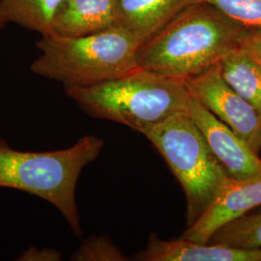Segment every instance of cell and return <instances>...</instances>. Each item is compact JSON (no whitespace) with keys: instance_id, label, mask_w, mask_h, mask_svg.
Here are the masks:
<instances>
[{"instance_id":"1","label":"cell","mask_w":261,"mask_h":261,"mask_svg":"<svg viewBox=\"0 0 261 261\" xmlns=\"http://www.w3.org/2000/svg\"><path fill=\"white\" fill-rule=\"evenodd\" d=\"M250 31L212 5L196 2L140 45L138 67L185 82L243 47Z\"/></svg>"},{"instance_id":"2","label":"cell","mask_w":261,"mask_h":261,"mask_svg":"<svg viewBox=\"0 0 261 261\" xmlns=\"http://www.w3.org/2000/svg\"><path fill=\"white\" fill-rule=\"evenodd\" d=\"M103 140L84 136L71 147L54 151H20L0 139V188L38 196L57 208L75 236L83 235L75 200L80 175L99 157Z\"/></svg>"},{"instance_id":"3","label":"cell","mask_w":261,"mask_h":261,"mask_svg":"<svg viewBox=\"0 0 261 261\" xmlns=\"http://www.w3.org/2000/svg\"><path fill=\"white\" fill-rule=\"evenodd\" d=\"M65 92L89 116L137 132L188 112L192 100L183 81L140 67L114 80Z\"/></svg>"},{"instance_id":"4","label":"cell","mask_w":261,"mask_h":261,"mask_svg":"<svg viewBox=\"0 0 261 261\" xmlns=\"http://www.w3.org/2000/svg\"><path fill=\"white\" fill-rule=\"evenodd\" d=\"M143 41L120 25L79 36H41L40 56L31 63L36 75L63 84L65 89L114 80L138 67Z\"/></svg>"},{"instance_id":"5","label":"cell","mask_w":261,"mask_h":261,"mask_svg":"<svg viewBox=\"0 0 261 261\" xmlns=\"http://www.w3.org/2000/svg\"><path fill=\"white\" fill-rule=\"evenodd\" d=\"M158 150L181 184L187 202V227L197 222L229 179L189 112L139 132Z\"/></svg>"},{"instance_id":"6","label":"cell","mask_w":261,"mask_h":261,"mask_svg":"<svg viewBox=\"0 0 261 261\" xmlns=\"http://www.w3.org/2000/svg\"><path fill=\"white\" fill-rule=\"evenodd\" d=\"M219 63L184 83L193 98L258 154L261 150L260 113L224 81Z\"/></svg>"},{"instance_id":"7","label":"cell","mask_w":261,"mask_h":261,"mask_svg":"<svg viewBox=\"0 0 261 261\" xmlns=\"http://www.w3.org/2000/svg\"><path fill=\"white\" fill-rule=\"evenodd\" d=\"M188 112L229 177L247 179L261 175L257 153L233 130L193 97Z\"/></svg>"},{"instance_id":"8","label":"cell","mask_w":261,"mask_h":261,"mask_svg":"<svg viewBox=\"0 0 261 261\" xmlns=\"http://www.w3.org/2000/svg\"><path fill=\"white\" fill-rule=\"evenodd\" d=\"M261 205V175L247 179L229 178L200 219L181 235V239L207 244L224 224Z\"/></svg>"},{"instance_id":"9","label":"cell","mask_w":261,"mask_h":261,"mask_svg":"<svg viewBox=\"0 0 261 261\" xmlns=\"http://www.w3.org/2000/svg\"><path fill=\"white\" fill-rule=\"evenodd\" d=\"M140 261H261V248L240 249L220 244H201L179 238L165 241L151 234L146 248L139 252Z\"/></svg>"},{"instance_id":"10","label":"cell","mask_w":261,"mask_h":261,"mask_svg":"<svg viewBox=\"0 0 261 261\" xmlns=\"http://www.w3.org/2000/svg\"><path fill=\"white\" fill-rule=\"evenodd\" d=\"M117 25V0H64L53 23L51 34L79 37Z\"/></svg>"},{"instance_id":"11","label":"cell","mask_w":261,"mask_h":261,"mask_svg":"<svg viewBox=\"0 0 261 261\" xmlns=\"http://www.w3.org/2000/svg\"><path fill=\"white\" fill-rule=\"evenodd\" d=\"M196 2L200 0H117V25L144 42Z\"/></svg>"},{"instance_id":"12","label":"cell","mask_w":261,"mask_h":261,"mask_svg":"<svg viewBox=\"0 0 261 261\" xmlns=\"http://www.w3.org/2000/svg\"><path fill=\"white\" fill-rule=\"evenodd\" d=\"M224 81L261 115V62L241 47L229 51L219 63Z\"/></svg>"},{"instance_id":"13","label":"cell","mask_w":261,"mask_h":261,"mask_svg":"<svg viewBox=\"0 0 261 261\" xmlns=\"http://www.w3.org/2000/svg\"><path fill=\"white\" fill-rule=\"evenodd\" d=\"M64 0H0L4 23L14 22L41 36L51 34L56 14Z\"/></svg>"},{"instance_id":"14","label":"cell","mask_w":261,"mask_h":261,"mask_svg":"<svg viewBox=\"0 0 261 261\" xmlns=\"http://www.w3.org/2000/svg\"><path fill=\"white\" fill-rule=\"evenodd\" d=\"M208 243L240 249L261 248V211L244 215L224 224L215 231Z\"/></svg>"},{"instance_id":"15","label":"cell","mask_w":261,"mask_h":261,"mask_svg":"<svg viewBox=\"0 0 261 261\" xmlns=\"http://www.w3.org/2000/svg\"><path fill=\"white\" fill-rule=\"evenodd\" d=\"M250 30H261V0H200Z\"/></svg>"},{"instance_id":"16","label":"cell","mask_w":261,"mask_h":261,"mask_svg":"<svg viewBox=\"0 0 261 261\" xmlns=\"http://www.w3.org/2000/svg\"><path fill=\"white\" fill-rule=\"evenodd\" d=\"M75 261H127L121 250L107 236H90L71 256Z\"/></svg>"},{"instance_id":"17","label":"cell","mask_w":261,"mask_h":261,"mask_svg":"<svg viewBox=\"0 0 261 261\" xmlns=\"http://www.w3.org/2000/svg\"><path fill=\"white\" fill-rule=\"evenodd\" d=\"M17 260L22 261H60L62 260V252L53 248H29Z\"/></svg>"},{"instance_id":"18","label":"cell","mask_w":261,"mask_h":261,"mask_svg":"<svg viewBox=\"0 0 261 261\" xmlns=\"http://www.w3.org/2000/svg\"><path fill=\"white\" fill-rule=\"evenodd\" d=\"M243 47L261 62V30H251L246 38Z\"/></svg>"},{"instance_id":"19","label":"cell","mask_w":261,"mask_h":261,"mask_svg":"<svg viewBox=\"0 0 261 261\" xmlns=\"http://www.w3.org/2000/svg\"><path fill=\"white\" fill-rule=\"evenodd\" d=\"M4 24H5V23H4L3 19H2V18H1V16H0V28H2Z\"/></svg>"}]
</instances>
